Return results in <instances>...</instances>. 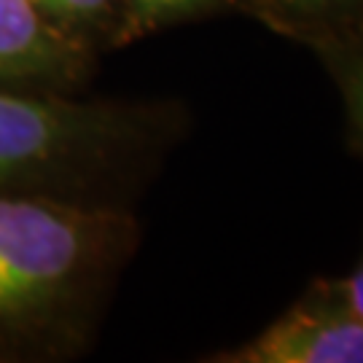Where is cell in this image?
I'll list each match as a JSON object with an SVG mask.
<instances>
[{
    "instance_id": "7a4b0ae2",
    "label": "cell",
    "mask_w": 363,
    "mask_h": 363,
    "mask_svg": "<svg viewBox=\"0 0 363 363\" xmlns=\"http://www.w3.org/2000/svg\"><path fill=\"white\" fill-rule=\"evenodd\" d=\"M181 118L169 103L0 86V196L132 210Z\"/></svg>"
},
{
    "instance_id": "3957f363",
    "label": "cell",
    "mask_w": 363,
    "mask_h": 363,
    "mask_svg": "<svg viewBox=\"0 0 363 363\" xmlns=\"http://www.w3.org/2000/svg\"><path fill=\"white\" fill-rule=\"evenodd\" d=\"M208 361L363 363V315L342 280H320L253 339L208 355Z\"/></svg>"
},
{
    "instance_id": "ba28073f",
    "label": "cell",
    "mask_w": 363,
    "mask_h": 363,
    "mask_svg": "<svg viewBox=\"0 0 363 363\" xmlns=\"http://www.w3.org/2000/svg\"><path fill=\"white\" fill-rule=\"evenodd\" d=\"M363 0H261V9L267 16H274L286 25L301 22H325L328 16L350 11Z\"/></svg>"
},
{
    "instance_id": "277c9868",
    "label": "cell",
    "mask_w": 363,
    "mask_h": 363,
    "mask_svg": "<svg viewBox=\"0 0 363 363\" xmlns=\"http://www.w3.org/2000/svg\"><path fill=\"white\" fill-rule=\"evenodd\" d=\"M100 57L62 35L33 0H0V86L78 94Z\"/></svg>"
},
{
    "instance_id": "5b68a950",
    "label": "cell",
    "mask_w": 363,
    "mask_h": 363,
    "mask_svg": "<svg viewBox=\"0 0 363 363\" xmlns=\"http://www.w3.org/2000/svg\"><path fill=\"white\" fill-rule=\"evenodd\" d=\"M240 0H116V49L167 27L205 19Z\"/></svg>"
},
{
    "instance_id": "52a82bcc",
    "label": "cell",
    "mask_w": 363,
    "mask_h": 363,
    "mask_svg": "<svg viewBox=\"0 0 363 363\" xmlns=\"http://www.w3.org/2000/svg\"><path fill=\"white\" fill-rule=\"evenodd\" d=\"M315 49L323 54L325 65L342 91L352 143L363 154V40L325 35L315 40Z\"/></svg>"
},
{
    "instance_id": "9c48e42d",
    "label": "cell",
    "mask_w": 363,
    "mask_h": 363,
    "mask_svg": "<svg viewBox=\"0 0 363 363\" xmlns=\"http://www.w3.org/2000/svg\"><path fill=\"white\" fill-rule=\"evenodd\" d=\"M342 286H345V291H347L350 301L355 304V310L363 315V253H361L358 267H355V272H352L347 280H342Z\"/></svg>"
},
{
    "instance_id": "8992f818",
    "label": "cell",
    "mask_w": 363,
    "mask_h": 363,
    "mask_svg": "<svg viewBox=\"0 0 363 363\" xmlns=\"http://www.w3.org/2000/svg\"><path fill=\"white\" fill-rule=\"evenodd\" d=\"M62 35L97 57L116 52V0H33Z\"/></svg>"
},
{
    "instance_id": "6da1fadb",
    "label": "cell",
    "mask_w": 363,
    "mask_h": 363,
    "mask_svg": "<svg viewBox=\"0 0 363 363\" xmlns=\"http://www.w3.org/2000/svg\"><path fill=\"white\" fill-rule=\"evenodd\" d=\"M138 242L132 210L0 196V363L89 355Z\"/></svg>"
}]
</instances>
